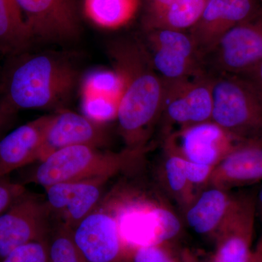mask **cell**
Masks as SVG:
<instances>
[{
  "mask_svg": "<svg viewBox=\"0 0 262 262\" xmlns=\"http://www.w3.org/2000/svg\"><path fill=\"white\" fill-rule=\"evenodd\" d=\"M26 192L25 187L20 183L11 182L7 177L0 179V214Z\"/></svg>",
  "mask_w": 262,
  "mask_h": 262,
  "instance_id": "29",
  "label": "cell"
},
{
  "mask_svg": "<svg viewBox=\"0 0 262 262\" xmlns=\"http://www.w3.org/2000/svg\"><path fill=\"white\" fill-rule=\"evenodd\" d=\"M237 143L212 120L182 127L165 139V144L185 159L213 167Z\"/></svg>",
  "mask_w": 262,
  "mask_h": 262,
  "instance_id": "14",
  "label": "cell"
},
{
  "mask_svg": "<svg viewBox=\"0 0 262 262\" xmlns=\"http://www.w3.org/2000/svg\"><path fill=\"white\" fill-rule=\"evenodd\" d=\"M142 6V0H83V13L96 27L117 30L130 23Z\"/></svg>",
  "mask_w": 262,
  "mask_h": 262,
  "instance_id": "22",
  "label": "cell"
},
{
  "mask_svg": "<svg viewBox=\"0 0 262 262\" xmlns=\"http://www.w3.org/2000/svg\"><path fill=\"white\" fill-rule=\"evenodd\" d=\"M34 39L51 42L75 39L80 34L76 0H15Z\"/></svg>",
  "mask_w": 262,
  "mask_h": 262,
  "instance_id": "12",
  "label": "cell"
},
{
  "mask_svg": "<svg viewBox=\"0 0 262 262\" xmlns=\"http://www.w3.org/2000/svg\"><path fill=\"white\" fill-rule=\"evenodd\" d=\"M261 12L262 0H208L188 32L203 56L230 29Z\"/></svg>",
  "mask_w": 262,
  "mask_h": 262,
  "instance_id": "11",
  "label": "cell"
},
{
  "mask_svg": "<svg viewBox=\"0 0 262 262\" xmlns=\"http://www.w3.org/2000/svg\"><path fill=\"white\" fill-rule=\"evenodd\" d=\"M51 115L17 127L0 141V179L39 160Z\"/></svg>",
  "mask_w": 262,
  "mask_h": 262,
  "instance_id": "17",
  "label": "cell"
},
{
  "mask_svg": "<svg viewBox=\"0 0 262 262\" xmlns=\"http://www.w3.org/2000/svg\"><path fill=\"white\" fill-rule=\"evenodd\" d=\"M72 239L89 262H131L116 219L94 211L71 229Z\"/></svg>",
  "mask_w": 262,
  "mask_h": 262,
  "instance_id": "10",
  "label": "cell"
},
{
  "mask_svg": "<svg viewBox=\"0 0 262 262\" xmlns=\"http://www.w3.org/2000/svg\"><path fill=\"white\" fill-rule=\"evenodd\" d=\"M135 222L129 223L130 228L120 230L125 244L133 248L151 245H166L180 232V221L173 212L165 207H151L137 213Z\"/></svg>",
  "mask_w": 262,
  "mask_h": 262,
  "instance_id": "18",
  "label": "cell"
},
{
  "mask_svg": "<svg viewBox=\"0 0 262 262\" xmlns=\"http://www.w3.org/2000/svg\"><path fill=\"white\" fill-rule=\"evenodd\" d=\"M108 53L120 81L119 134L127 149H146L151 127L161 117L166 85L140 41H116Z\"/></svg>",
  "mask_w": 262,
  "mask_h": 262,
  "instance_id": "1",
  "label": "cell"
},
{
  "mask_svg": "<svg viewBox=\"0 0 262 262\" xmlns=\"http://www.w3.org/2000/svg\"><path fill=\"white\" fill-rule=\"evenodd\" d=\"M211 120L236 142L262 140V97L244 77L213 76Z\"/></svg>",
  "mask_w": 262,
  "mask_h": 262,
  "instance_id": "4",
  "label": "cell"
},
{
  "mask_svg": "<svg viewBox=\"0 0 262 262\" xmlns=\"http://www.w3.org/2000/svg\"><path fill=\"white\" fill-rule=\"evenodd\" d=\"M84 115L91 120L103 124L116 118L118 100L101 96H82Z\"/></svg>",
  "mask_w": 262,
  "mask_h": 262,
  "instance_id": "26",
  "label": "cell"
},
{
  "mask_svg": "<svg viewBox=\"0 0 262 262\" xmlns=\"http://www.w3.org/2000/svg\"><path fill=\"white\" fill-rule=\"evenodd\" d=\"M131 262H178L166 245H151L133 248Z\"/></svg>",
  "mask_w": 262,
  "mask_h": 262,
  "instance_id": "28",
  "label": "cell"
},
{
  "mask_svg": "<svg viewBox=\"0 0 262 262\" xmlns=\"http://www.w3.org/2000/svg\"><path fill=\"white\" fill-rule=\"evenodd\" d=\"M120 94V78L115 70L92 71L82 82V96H107L119 101Z\"/></svg>",
  "mask_w": 262,
  "mask_h": 262,
  "instance_id": "25",
  "label": "cell"
},
{
  "mask_svg": "<svg viewBox=\"0 0 262 262\" xmlns=\"http://www.w3.org/2000/svg\"><path fill=\"white\" fill-rule=\"evenodd\" d=\"M255 204H256V218L259 219L262 227V185L256 191L255 194ZM258 244L262 245V232Z\"/></svg>",
  "mask_w": 262,
  "mask_h": 262,
  "instance_id": "32",
  "label": "cell"
},
{
  "mask_svg": "<svg viewBox=\"0 0 262 262\" xmlns=\"http://www.w3.org/2000/svg\"><path fill=\"white\" fill-rule=\"evenodd\" d=\"M108 141V134L102 124L85 115L61 110L51 115L37 162L65 148L89 146L101 149Z\"/></svg>",
  "mask_w": 262,
  "mask_h": 262,
  "instance_id": "15",
  "label": "cell"
},
{
  "mask_svg": "<svg viewBox=\"0 0 262 262\" xmlns=\"http://www.w3.org/2000/svg\"><path fill=\"white\" fill-rule=\"evenodd\" d=\"M212 76L244 75L262 62V12L224 34L202 56Z\"/></svg>",
  "mask_w": 262,
  "mask_h": 262,
  "instance_id": "5",
  "label": "cell"
},
{
  "mask_svg": "<svg viewBox=\"0 0 262 262\" xmlns=\"http://www.w3.org/2000/svg\"><path fill=\"white\" fill-rule=\"evenodd\" d=\"M0 90H1V85H0Z\"/></svg>",
  "mask_w": 262,
  "mask_h": 262,
  "instance_id": "36",
  "label": "cell"
},
{
  "mask_svg": "<svg viewBox=\"0 0 262 262\" xmlns=\"http://www.w3.org/2000/svg\"><path fill=\"white\" fill-rule=\"evenodd\" d=\"M262 182V140L238 142L215 165L207 185L229 191Z\"/></svg>",
  "mask_w": 262,
  "mask_h": 262,
  "instance_id": "16",
  "label": "cell"
},
{
  "mask_svg": "<svg viewBox=\"0 0 262 262\" xmlns=\"http://www.w3.org/2000/svg\"><path fill=\"white\" fill-rule=\"evenodd\" d=\"M146 149L125 148L119 152L89 146H75L55 151L31 169L25 183L44 188L62 182L113 178L140 163Z\"/></svg>",
  "mask_w": 262,
  "mask_h": 262,
  "instance_id": "3",
  "label": "cell"
},
{
  "mask_svg": "<svg viewBox=\"0 0 262 262\" xmlns=\"http://www.w3.org/2000/svg\"><path fill=\"white\" fill-rule=\"evenodd\" d=\"M32 30L15 0H0V53L18 56L34 40Z\"/></svg>",
  "mask_w": 262,
  "mask_h": 262,
  "instance_id": "21",
  "label": "cell"
},
{
  "mask_svg": "<svg viewBox=\"0 0 262 262\" xmlns=\"http://www.w3.org/2000/svg\"><path fill=\"white\" fill-rule=\"evenodd\" d=\"M48 262H89L72 239L71 229L56 224L48 239Z\"/></svg>",
  "mask_w": 262,
  "mask_h": 262,
  "instance_id": "24",
  "label": "cell"
},
{
  "mask_svg": "<svg viewBox=\"0 0 262 262\" xmlns=\"http://www.w3.org/2000/svg\"><path fill=\"white\" fill-rule=\"evenodd\" d=\"M208 0H142L143 30L188 32L200 18Z\"/></svg>",
  "mask_w": 262,
  "mask_h": 262,
  "instance_id": "19",
  "label": "cell"
},
{
  "mask_svg": "<svg viewBox=\"0 0 262 262\" xmlns=\"http://www.w3.org/2000/svg\"><path fill=\"white\" fill-rule=\"evenodd\" d=\"M241 77L250 82L262 97V62L247 74Z\"/></svg>",
  "mask_w": 262,
  "mask_h": 262,
  "instance_id": "31",
  "label": "cell"
},
{
  "mask_svg": "<svg viewBox=\"0 0 262 262\" xmlns=\"http://www.w3.org/2000/svg\"><path fill=\"white\" fill-rule=\"evenodd\" d=\"M255 194H233L228 213L213 239L215 251L211 262H249L256 220Z\"/></svg>",
  "mask_w": 262,
  "mask_h": 262,
  "instance_id": "9",
  "label": "cell"
},
{
  "mask_svg": "<svg viewBox=\"0 0 262 262\" xmlns=\"http://www.w3.org/2000/svg\"><path fill=\"white\" fill-rule=\"evenodd\" d=\"M0 262H48V241L30 243L15 248Z\"/></svg>",
  "mask_w": 262,
  "mask_h": 262,
  "instance_id": "27",
  "label": "cell"
},
{
  "mask_svg": "<svg viewBox=\"0 0 262 262\" xmlns=\"http://www.w3.org/2000/svg\"><path fill=\"white\" fill-rule=\"evenodd\" d=\"M110 179L62 182L45 188L46 203L56 224L72 229L96 211Z\"/></svg>",
  "mask_w": 262,
  "mask_h": 262,
  "instance_id": "13",
  "label": "cell"
},
{
  "mask_svg": "<svg viewBox=\"0 0 262 262\" xmlns=\"http://www.w3.org/2000/svg\"><path fill=\"white\" fill-rule=\"evenodd\" d=\"M178 262H201L189 251H184L181 253L180 257L177 258ZM209 262H211V258Z\"/></svg>",
  "mask_w": 262,
  "mask_h": 262,
  "instance_id": "33",
  "label": "cell"
},
{
  "mask_svg": "<svg viewBox=\"0 0 262 262\" xmlns=\"http://www.w3.org/2000/svg\"><path fill=\"white\" fill-rule=\"evenodd\" d=\"M214 167L203 164L192 163L186 159V170L189 183L194 187L208 184Z\"/></svg>",
  "mask_w": 262,
  "mask_h": 262,
  "instance_id": "30",
  "label": "cell"
},
{
  "mask_svg": "<svg viewBox=\"0 0 262 262\" xmlns=\"http://www.w3.org/2000/svg\"><path fill=\"white\" fill-rule=\"evenodd\" d=\"M22 58L12 66L1 85L0 108L6 115L56 107L70 98L78 78L73 66L43 53Z\"/></svg>",
  "mask_w": 262,
  "mask_h": 262,
  "instance_id": "2",
  "label": "cell"
},
{
  "mask_svg": "<svg viewBox=\"0 0 262 262\" xmlns=\"http://www.w3.org/2000/svg\"><path fill=\"white\" fill-rule=\"evenodd\" d=\"M212 84L213 76L204 72L166 85L160 120L164 122L168 134L170 127L173 125L182 128L211 120Z\"/></svg>",
  "mask_w": 262,
  "mask_h": 262,
  "instance_id": "8",
  "label": "cell"
},
{
  "mask_svg": "<svg viewBox=\"0 0 262 262\" xmlns=\"http://www.w3.org/2000/svg\"><path fill=\"white\" fill-rule=\"evenodd\" d=\"M8 115H6L4 113V112L3 111V110L0 108V128H1V127L3 126V124L5 123V120H6V117H8Z\"/></svg>",
  "mask_w": 262,
  "mask_h": 262,
  "instance_id": "35",
  "label": "cell"
},
{
  "mask_svg": "<svg viewBox=\"0 0 262 262\" xmlns=\"http://www.w3.org/2000/svg\"><path fill=\"white\" fill-rule=\"evenodd\" d=\"M249 262H262V246H256L253 251Z\"/></svg>",
  "mask_w": 262,
  "mask_h": 262,
  "instance_id": "34",
  "label": "cell"
},
{
  "mask_svg": "<svg viewBox=\"0 0 262 262\" xmlns=\"http://www.w3.org/2000/svg\"><path fill=\"white\" fill-rule=\"evenodd\" d=\"M166 158L164 163V177L170 192L184 208H187L195 196L193 186L187 179L186 159L165 144Z\"/></svg>",
  "mask_w": 262,
  "mask_h": 262,
  "instance_id": "23",
  "label": "cell"
},
{
  "mask_svg": "<svg viewBox=\"0 0 262 262\" xmlns=\"http://www.w3.org/2000/svg\"><path fill=\"white\" fill-rule=\"evenodd\" d=\"M51 220L46 201L24 193L0 214V261L24 245L47 241Z\"/></svg>",
  "mask_w": 262,
  "mask_h": 262,
  "instance_id": "7",
  "label": "cell"
},
{
  "mask_svg": "<svg viewBox=\"0 0 262 262\" xmlns=\"http://www.w3.org/2000/svg\"><path fill=\"white\" fill-rule=\"evenodd\" d=\"M143 31L144 41L141 42L165 85L204 72L202 54L189 32L165 29Z\"/></svg>",
  "mask_w": 262,
  "mask_h": 262,
  "instance_id": "6",
  "label": "cell"
},
{
  "mask_svg": "<svg viewBox=\"0 0 262 262\" xmlns=\"http://www.w3.org/2000/svg\"><path fill=\"white\" fill-rule=\"evenodd\" d=\"M233 194L220 188H207L186 208V222L199 235L214 239L232 201Z\"/></svg>",
  "mask_w": 262,
  "mask_h": 262,
  "instance_id": "20",
  "label": "cell"
}]
</instances>
